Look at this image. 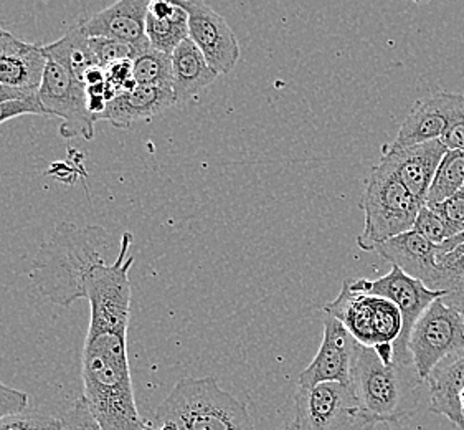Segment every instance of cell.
Returning <instances> with one entry per match:
<instances>
[{
	"label": "cell",
	"instance_id": "obj_1",
	"mask_svg": "<svg viewBox=\"0 0 464 430\" xmlns=\"http://www.w3.org/2000/svg\"><path fill=\"white\" fill-rule=\"evenodd\" d=\"M130 243L132 234L124 232L120 252L110 265L94 269L86 290L92 313L82 353V399L102 430H152L138 411L128 357Z\"/></svg>",
	"mask_w": 464,
	"mask_h": 430
},
{
	"label": "cell",
	"instance_id": "obj_2",
	"mask_svg": "<svg viewBox=\"0 0 464 430\" xmlns=\"http://www.w3.org/2000/svg\"><path fill=\"white\" fill-rule=\"evenodd\" d=\"M111 249L112 235L102 225L60 222L40 245L30 280L47 301L70 308L74 301L86 299L94 269L110 265L106 257Z\"/></svg>",
	"mask_w": 464,
	"mask_h": 430
},
{
	"label": "cell",
	"instance_id": "obj_3",
	"mask_svg": "<svg viewBox=\"0 0 464 430\" xmlns=\"http://www.w3.org/2000/svg\"><path fill=\"white\" fill-rule=\"evenodd\" d=\"M156 430H255L246 406L212 376L184 377L156 409Z\"/></svg>",
	"mask_w": 464,
	"mask_h": 430
},
{
	"label": "cell",
	"instance_id": "obj_4",
	"mask_svg": "<svg viewBox=\"0 0 464 430\" xmlns=\"http://www.w3.org/2000/svg\"><path fill=\"white\" fill-rule=\"evenodd\" d=\"M399 361L385 365L373 347L361 345L353 363V387L357 421L363 425L395 424L417 412L413 391L421 379L410 377Z\"/></svg>",
	"mask_w": 464,
	"mask_h": 430
},
{
	"label": "cell",
	"instance_id": "obj_5",
	"mask_svg": "<svg viewBox=\"0 0 464 430\" xmlns=\"http://www.w3.org/2000/svg\"><path fill=\"white\" fill-rule=\"evenodd\" d=\"M425 206L405 188L383 164L372 169L362 197V234L357 245L363 252H373L377 245L413 229L418 212Z\"/></svg>",
	"mask_w": 464,
	"mask_h": 430
},
{
	"label": "cell",
	"instance_id": "obj_6",
	"mask_svg": "<svg viewBox=\"0 0 464 430\" xmlns=\"http://www.w3.org/2000/svg\"><path fill=\"white\" fill-rule=\"evenodd\" d=\"M323 311L339 319L353 339L365 347L395 345L401 335L400 309L389 299L353 290L349 280L343 281L337 298L325 303Z\"/></svg>",
	"mask_w": 464,
	"mask_h": 430
},
{
	"label": "cell",
	"instance_id": "obj_7",
	"mask_svg": "<svg viewBox=\"0 0 464 430\" xmlns=\"http://www.w3.org/2000/svg\"><path fill=\"white\" fill-rule=\"evenodd\" d=\"M464 351V315L440 298L411 329L409 355L421 381L448 356Z\"/></svg>",
	"mask_w": 464,
	"mask_h": 430
},
{
	"label": "cell",
	"instance_id": "obj_8",
	"mask_svg": "<svg viewBox=\"0 0 464 430\" xmlns=\"http://www.w3.org/2000/svg\"><path fill=\"white\" fill-rule=\"evenodd\" d=\"M351 288L357 291H365L371 295H377L382 298L392 301L401 313L403 327L395 347V361L401 365H411V357L409 355V339L411 329L417 325L420 317L427 311L437 299L445 298L446 291L431 290L423 281L417 280L400 270L399 267H392V270L377 280L349 281Z\"/></svg>",
	"mask_w": 464,
	"mask_h": 430
},
{
	"label": "cell",
	"instance_id": "obj_9",
	"mask_svg": "<svg viewBox=\"0 0 464 430\" xmlns=\"http://www.w3.org/2000/svg\"><path fill=\"white\" fill-rule=\"evenodd\" d=\"M38 100L47 116L62 120L60 134L63 138L93 140L96 118L88 108L86 84L50 58H47L45 73L38 90Z\"/></svg>",
	"mask_w": 464,
	"mask_h": 430
},
{
	"label": "cell",
	"instance_id": "obj_10",
	"mask_svg": "<svg viewBox=\"0 0 464 430\" xmlns=\"http://www.w3.org/2000/svg\"><path fill=\"white\" fill-rule=\"evenodd\" d=\"M188 17V38L218 75L230 73L240 58V45L228 22L202 0L177 2Z\"/></svg>",
	"mask_w": 464,
	"mask_h": 430
},
{
	"label": "cell",
	"instance_id": "obj_11",
	"mask_svg": "<svg viewBox=\"0 0 464 430\" xmlns=\"http://www.w3.org/2000/svg\"><path fill=\"white\" fill-rule=\"evenodd\" d=\"M299 430H345L357 419V401L351 386L339 383L299 387L295 396Z\"/></svg>",
	"mask_w": 464,
	"mask_h": 430
},
{
	"label": "cell",
	"instance_id": "obj_12",
	"mask_svg": "<svg viewBox=\"0 0 464 430\" xmlns=\"http://www.w3.org/2000/svg\"><path fill=\"white\" fill-rule=\"evenodd\" d=\"M323 329V343L313 363L299 375V387H314L323 383L351 386L353 363L361 345L339 319L329 315H325Z\"/></svg>",
	"mask_w": 464,
	"mask_h": 430
},
{
	"label": "cell",
	"instance_id": "obj_13",
	"mask_svg": "<svg viewBox=\"0 0 464 430\" xmlns=\"http://www.w3.org/2000/svg\"><path fill=\"white\" fill-rule=\"evenodd\" d=\"M464 118V94L438 92L418 100L400 126L395 146H411L441 140L448 130Z\"/></svg>",
	"mask_w": 464,
	"mask_h": 430
},
{
	"label": "cell",
	"instance_id": "obj_14",
	"mask_svg": "<svg viewBox=\"0 0 464 430\" xmlns=\"http://www.w3.org/2000/svg\"><path fill=\"white\" fill-rule=\"evenodd\" d=\"M446 152L448 148L441 140L411 146H395L391 142L382 150L381 164L393 172L420 202L427 204L428 191Z\"/></svg>",
	"mask_w": 464,
	"mask_h": 430
},
{
	"label": "cell",
	"instance_id": "obj_15",
	"mask_svg": "<svg viewBox=\"0 0 464 430\" xmlns=\"http://www.w3.org/2000/svg\"><path fill=\"white\" fill-rule=\"evenodd\" d=\"M149 2L146 0H120L100 10L92 17L80 22L88 38H104L122 44L132 50L148 44L146 17Z\"/></svg>",
	"mask_w": 464,
	"mask_h": 430
},
{
	"label": "cell",
	"instance_id": "obj_16",
	"mask_svg": "<svg viewBox=\"0 0 464 430\" xmlns=\"http://www.w3.org/2000/svg\"><path fill=\"white\" fill-rule=\"evenodd\" d=\"M373 252L391 262L392 267H399L410 277L423 281L428 288L441 291L440 283L443 277V267L438 263V257L441 253L440 245L430 242L415 230H409L377 245Z\"/></svg>",
	"mask_w": 464,
	"mask_h": 430
},
{
	"label": "cell",
	"instance_id": "obj_17",
	"mask_svg": "<svg viewBox=\"0 0 464 430\" xmlns=\"http://www.w3.org/2000/svg\"><path fill=\"white\" fill-rule=\"evenodd\" d=\"M47 66L44 47L14 37L0 42V84L25 96H38Z\"/></svg>",
	"mask_w": 464,
	"mask_h": 430
},
{
	"label": "cell",
	"instance_id": "obj_18",
	"mask_svg": "<svg viewBox=\"0 0 464 430\" xmlns=\"http://www.w3.org/2000/svg\"><path fill=\"white\" fill-rule=\"evenodd\" d=\"M177 106L172 88L136 86L132 92L116 96L108 103L98 122H110L126 130L132 122H148Z\"/></svg>",
	"mask_w": 464,
	"mask_h": 430
},
{
	"label": "cell",
	"instance_id": "obj_19",
	"mask_svg": "<svg viewBox=\"0 0 464 430\" xmlns=\"http://www.w3.org/2000/svg\"><path fill=\"white\" fill-rule=\"evenodd\" d=\"M430 411L445 415L458 429H464L461 394L464 391V351L448 356L427 377Z\"/></svg>",
	"mask_w": 464,
	"mask_h": 430
},
{
	"label": "cell",
	"instance_id": "obj_20",
	"mask_svg": "<svg viewBox=\"0 0 464 430\" xmlns=\"http://www.w3.org/2000/svg\"><path fill=\"white\" fill-rule=\"evenodd\" d=\"M217 76L218 73L207 64L202 52L190 38L184 40L172 54V92L177 106L202 93L207 86L214 83Z\"/></svg>",
	"mask_w": 464,
	"mask_h": 430
},
{
	"label": "cell",
	"instance_id": "obj_21",
	"mask_svg": "<svg viewBox=\"0 0 464 430\" xmlns=\"http://www.w3.org/2000/svg\"><path fill=\"white\" fill-rule=\"evenodd\" d=\"M146 38L149 45L172 55L176 48L188 38V17L177 2H149L146 17Z\"/></svg>",
	"mask_w": 464,
	"mask_h": 430
},
{
	"label": "cell",
	"instance_id": "obj_22",
	"mask_svg": "<svg viewBox=\"0 0 464 430\" xmlns=\"http://www.w3.org/2000/svg\"><path fill=\"white\" fill-rule=\"evenodd\" d=\"M44 52L47 58L63 66L82 82L90 68L100 66L90 45V38L84 35L83 28L80 27V24L74 25L72 30H68L66 35L60 40L45 45Z\"/></svg>",
	"mask_w": 464,
	"mask_h": 430
},
{
	"label": "cell",
	"instance_id": "obj_23",
	"mask_svg": "<svg viewBox=\"0 0 464 430\" xmlns=\"http://www.w3.org/2000/svg\"><path fill=\"white\" fill-rule=\"evenodd\" d=\"M132 76L138 86L172 88V55L148 44L130 52Z\"/></svg>",
	"mask_w": 464,
	"mask_h": 430
},
{
	"label": "cell",
	"instance_id": "obj_24",
	"mask_svg": "<svg viewBox=\"0 0 464 430\" xmlns=\"http://www.w3.org/2000/svg\"><path fill=\"white\" fill-rule=\"evenodd\" d=\"M464 189V152L448 151L430 186L427 207H437Z\"/></svg>",
	"mask_w": 464,
	"mask_h": 430
},
{
	"label": "cell",
	"instance_id": "obj_25",
	"mask_svg": "<svg viewBox=\"0 0 464 430\" xmlns=\"http://www.w3.org/2000/svg\"><path fill=\"white\" fill-rule=\"evenodd\" d=\"M411 230H415L417 234L425 237L427 240L435 243V245H441L448 239L458 235L455 227L448 224L445 219L438 214L437 210H433V209L427 206L421 207V210L418 212L417 220H415Z\"/></svg>",
	"mask_w": 464,
	"mask_h": 430
},
{
	"label": "cell",
	"instance_id": "obj_26",
	"mask_svg": "<svg viewBox=\"0 0 464 430\" xmlns=\"http://www.w3.org/2000/svg\"><path fill=\"white\" fill-rule=\"evenodd\" d=\"M63 419L40 412H22L0 421V430H63Z\"/></svg>",
	"mask_w": 464,
	"mask_h": 430
},
{
	"label": "cell",
	"instance_id": "obj_27",
	"mask_svg": "<svg viewBox=\"0 0 464 430\" xmlns=\"http://www.w3.org/2000/svg\"><path fill=\"white\" fill-rule=\"evenodd\" d=\"M90 45L93 50L96 62L102 68H108L112 64H118L121 60H130V48L104 38H90Z\"/></svg>",
	"mask_w": 464,
	"mask_h": 430
},
{
	"label": "cell",
	"instance_id": "obj_28",
	"mask_svg": "<svg viewBox=\"0 0 464 430\" xmlns=\"http://www.w3.org/2000/svg\"><path fill=\"white\" fill-rule=\"evenodd\" d=\"M433 210H437L451 227H455L458 234L464 232V189L446 199L440 206L433 207Z\"/></svg>",
	"mask_w": 464,
	"mask_h": 430
},
{
	"label": "cell",
	"instance_id": "obj_29",
	"mask_svg": "<svg viewBox=\"0 0 464 430\" xmlns=\"http://www.w3.org/2000/svg\"><path fill=\"white\" fill-rule=\"evenodd\" d=\"M28 394L9 387L0 381V421L27 411Z\"/></svg>",
	"mask_w": 464,
	"mask_h": 430
},
{
	"label": "cell",
	"instance_id": "obj_30",
	"mask_svg": "<svg viewBox=\"0 0 464 430\" xmlns=\"http://www.w3.org/2000/svg\"><path fill=\"white\" fill-rule=\"evenodd\" d=\"M62 419H63L66 429L102 430L82 397L72 406V409L66 412Z\"/></svg>",
	"mask_w": 464,
	"mask_h": 430
},
{
	"label": "cell",
	"instance_id": "obj_31",
	"mask_svg": "<svg viewBox=\"0 0 464 430\" xmlns=\"http://www.w3.org/2000/svg\"><path fill=\"white\" fill-rule=\"evenodd\" d=\"M24 114H42L47 116L45 110L42 108L40 100H14V102H4L0 103V124L9 122L14 118H19Z\"/></svg>",
	"mask_w": 464,
	"mask_h": 430
},
{
	"label": "cell",
	"instance_id": "obj_32",
	"mask_svg": "<svg viewBox=\"0 0 464 430\" xmlns=\"http://www.w3.org/2000/svg\"><path fill=\"white\" fill-rule=\"evenodd\" d=\"M441 141L445 142L448 151H459L464 152V118L459 122L453 124L445 136L441 138Z\"/></svg>",
	"mask_w": 464,
	"mask_h": 430
},
{
	"label": "cell",
	"instance_id": "obj_33",
	"mask_svg": "<svg viewBox=\"0 0 464 430\" xmlns=\"http://www.w3.org/2000/svg\"><path fill=\"white\" fill-rule=\"evenodd\" d=\"M38 96H25V94L17 93L14 90H9L0 84V103L4 102H14V100H35Z\"/></svg>",
	"mask_w": 464,
	"mask_h": 430
},
{
	"label": "cell",
	"instance_id": "obj_34",
	"mask_svg": "<svg viewBox=\"0 0 464 430\" xmlns=\"http://www.w3.org/2000/svg\"><path fill=\"white\" fill-rule=\"evenodd\" d=\"M461 245H464V232L455 235V237H451V239H448L446 242L441 243V245H440V250H441L440 255L451 253L455 249H458V247H461Z\"/></svg>",
	"mask_w": 464,
	"mask_h": 430
},
{
	"label": "cell",
	"instance_id": "obj_35",
	"mask_svg": "<svg viewBox=\"0 0 464 430\" xmlns=\"http://www.w3.org/2000/svg\"><path fill=\"white\" fill-rule=\"evenodd\" d=\"M7 35V30H4V28L0 27V42H2V38Z\"/></svg>",
	"mask_w": 464,
	"mask_h": 430
},
{
	"label": "cell",
	"instance_id": "obj_36",
	"mask_svg": "<svg viewBox=\"0 0 464 430\" xmlns=\"http://www.w3.org/2000/svg\"><path fill=\"white\" fill-rule=\"evenodd\" d=\"M283 430H299L297 429L296 425L295 424H291V425H288V427H285Z\"/></svg>",
	"mask_w": 464,
	"mask_h": 430
},
{
	"label": "cell",
	"instance_id": "obj_37",
	"mask_svg": "<svg viewBox=\"0 0 464 430\" xmlns=\"http://www.w3.org/2000/svg\"><path fill=\"white\" fill-rule=\"evenodd\" d=\"M453 252H464V245H461V247H458V249H455Z\"/></svg>",
	"mask_w": 464,
	"mask_h": 430
},
{
	"label": "cell",
	"instance_id": "obj_38",
	"mask_svg": "<svg viewBox=\"0 0 464 430\" xmlns=\"http://www.w3.org/2000/svg\"><path fill=\"white\" fill-rule=\"evenodd\" d=\"M461 409H463L464 412V391L463 394H461Z\"/></svg>",
	"mask_w": 464,
	"mask_h": 430
},
{
	"label": "cell",
	"instance_id": "obj_39",
	"mask_svg": "<svg viewBox=\"0 0 464 430\" xmlns=\"http://www.w3.org/2000/svg\"><path fill=\"white\" fill-rule=\"evenodd\" d=\"M152 430H156V429H152Z\"/></svg>",
	"mask_w": 464,
	"mask_h": 430
},
{
	"label": "cell",
	"instance_id": "obj_40",
	"mask_svg": "<svg viewBox=\"0 0 464 430\" xmlns=\"http://www.w3.org/2000/svg\"><path fill=\"white\" fill-rule=\"evenodd\" d=\"M63 430H65V429H63Z\"/></svg>",
	"mask_w": 464,
	"mask_h": 430
}]
</instances>
